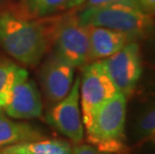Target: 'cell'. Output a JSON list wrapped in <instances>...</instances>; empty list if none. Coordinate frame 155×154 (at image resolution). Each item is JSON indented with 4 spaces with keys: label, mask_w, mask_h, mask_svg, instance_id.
I'll return each mask as SVG.
<instances>
[{
    "label": "cell",
    "mask_w": 155,
    "mask_h": 154,
    "mask_svg": "<svg viewBox=\"0 0 155 154\" xmlns=\"http://www.w3.org/2000/svg\"><path fill=\"white\" fill-rule=\"evenodd\" d=\"M137 1L145 12L155 17V0H137Z\"/></svg>",
    "instance_id": "cell-18"
},
{
    "label": "cell",
    "mask_w": 155,
    "mask_h": 154,
    "mask_svg": "<svg viewBox=\"0 0 155 154\" xmlns=\"http://www.w3.org/2000/svg\"><path fill=\"white\" fill-rule=\"evenodd\" d=\"M85 1H86V0H70L68 8H73V7H77V6H80L83 4Z\"/></svg>",
    "instance_id": "cell-21"
},
{
    "label": "cell",
    "mask_w": 155,
    "mask_h": 154,
    "mask_svg": "<svg viewBox=\"0 0 155 154\" xmlns=\"http://www.w3.org/2000/svg\"><path fill=\"white\" fill-rule=\"evenodd\" d=\"M42 138V133L30 124L16 122L0 116V148Z\"/></svg>",
    "instance_id": "cell-12"
},
{
    "label": "cell",
    "mask_w": 155,
    "mask_h": 154,
    "mask_svg": "<svg viewBox=\"0 0 155 154\" xmlns=\"http://www.w3.org/2000/svg\"><path fill=\"white\" fill-rule=\"evenodd\" d=\"M79 93L82 121L87 130L100 106L118 93L101 60L90 62L83 66Z\"/></svg>",
    "instance_id": "cell-5"
},
{
    "label": "cell",
    "mask_w": 155,
    "mask_h": 154,
    "mask_svg": "<svg viewBox=\"0 0 155 154\" xmlns=\"http://www.w3.org/2000/svg\"><path fill=\"white\" fill-rule=\"evenodd\" d=\"M86 26L90 44L91 62L105 59L119 51L129 42L134 41L130 35L124 32L100 26Z\"/></svg>",
    "instance_id": "cell-10"
},
{
    "label": "cell",
    "mask_w": 155,
    "mask_h": 154,
    "mask_svg": "<svg viewBox=\"0 0 155 154\" xmlns=\"http://www.w3.org/2000/svg\"><path fill=\"white\" fill-rule=\"evenodd\" d=\"M26 77L28 73L24 68L11 61H0V110L9 103L15 84Z\"/></svg>",
    "instance_id": "cell-14"
},
{
    "label": "cell",
    "mask_w": 155,
    "mask_h": 154,
    "mask_svg": "<svg viewBox=\"0 0 155 154\" xmlns=\"http://www.w3.org/2000/svg\"><path fill=\"white\" fill-rule=\"evenodd\" d=\"M0 154H18V153H12V152H6V151H0Z\"/></svg>",
    "instance_id": "cell-22"
},
{
    "label": "cell",
    "mask_w": 155,
    "mask_h": 154,
    "mask_svg": "<svg viewBox=\"0 0 155 154\" xmlns=\"http://www.w3.org/2000/svg\"><path fill=\"white\" fill-rule=\"evenodd\" d=\"M2 151L18 154H72L70 143L60 139H38L7 146Z\"/></svg>",
    "instance_id": "cell-13"
},
{
    "label": "cell",
    "mask_w": 155,
    "mask_h": 154,
    "mask_svg": "<svg viewBox=\"0 0 155 154\" xmlns=\"http://www.w3.org/2000/svg\"><path fill=\"white\" fill-rule=\"evenodd\" d=\"M80 78L77 77L69 93L63 99L56 102L49 111L46 120L55 130L68 137L72 142L79 144L83 140L84 125L82 121L80 101Z\"/></svg>",
    "instance_id": "cell-7"
},
{
    "label": "cell",
    "mask_w": 155,
    "mask_h": 154,
    "mask_svg": "<svg viewBox=\"0 0 155 154\" xmlns=\"http://www.w3.org/2000/svg\"><path fill=\"white\" fill-rule=\"evenodd\" d=\"M75 67L56 53L51 54L41 69L40 79L46 98L58 102L66 96L73 84Z\"/></svg>",
    "instance_id": "cell-8"
},
{
    "label": "cell",
    "mask_w": 155,
    "mask_h": 154,
    "mask_svg": "<svg viewBox=\"0 0 155 154\" xmlns=\"http://www.w3.org/2000/svg\"><path fill=\"white\" fill-rule=\"evenodd\" d=\"M55 18L31 19L11 11L0 13V44L22 64L36 66L52 45Z\"/></svg>",
    "instance_id": "cell-1"
},
{
    "label": "cell",
    "mask_w": 155,
    "mask_h": 154,
    "mask_svg": "<svg viewBox=\"0 0 155 154\" xmlns=\"http://www.w3.org/2000/svg\"><path fill=\"white\" fill-rule=\"evenodd\" d=\"M126 104L127 98L118 92L100 106L86 130V139L90 145L106 154L125 151Z\"/></svg>",
    "instance_id": "cell-3"
},
{
    "label": "cell",
    "mask_w": 155,
    "mask_h": 154,
    "mask_svg": "<svg viewBox=\"0 0 155 154\" xmlns=\"http://www.w3.org/2000/svg\"><path fill=\"white\" fill-rule=\"evenodd\" d=\"M70 0H28L27 12L34 17H46L68 8Z\"/></svg>",
    "instance_id": "cell-15"
},
{
    "label": "cell",
    "mask_w": 155,
    "mask_h": 154,
    "mask_svg": "<svg viewBox=\"0 0 155 154\" xmlns=\"http://www.w3.org/2000/svg\"><path fill=\"white\" fill-rule=\"evenodd\" d=\"M78 15L85 25L124 32L134 41L145 40L155 29V17L145 12L138 2H117L96 8H86Z\"/></svg>",
    "instance_id": "cell-2"
},
{
    "label": "cell",
    "mask_w": 155,
    "mask_h": 154,
    "mask_svg": "<svg viewBox=\"0 0 155 154\" xmlns=\"http://www.w3.org/2000/svg\"><path fill=\"white\" fill-rule=\"evenodd\" d=\"M101 61L118 92L127 99L132 96L143 71L141 48L138 42H129L116 53Z\"/></svg>",
    "instance_id": "cell-6"
},
{
    "label": "cell",
    "mask_w": 155,
    "mask_h": 154,
    "mask_svg": "<svg viewBox=\"0 0 155 154\" xmlns=\"http://www.w3.org/2000/svg\"><path fill=\"white\" fill-rule=\"evenodd\" d=\"M117 2H138V1L137 0H86L85 1L84 9L96 8V7H100V6H105Z\"/></svg>",
    "instance_id": "cell-16"
},
{
    "label": "cell",
    "mask_w": 155,
    "mask_h": 154,
    "mask_svg": "<svg viewBox=\"0 0 155 154\" xmlns=\"http://www.w3.org/2000/svg\"><path fill=\"white\" fill-rule=\"evenodd\" d=\"M52 45L54 53L75 68L91 62L87 26L76 13L70 12L55 18Z\"/></svg>",
    "instance_id": "cell-4"
},
{
    "label": "cell",
    "mask_w": 155,
    "mask_h": 154,
    "mask_svg": "<svg viewBox=\"0 0 155 154\" xmlns=\"http://www.w3.org/2000/svg\"><path fill=\"white\" fill-rule=\"evenodd\" d=\"M4 111L14 119H33L41 115V97L33 81L26 77L15 84Z\"/></svg>",
    "instance_id": "cell-9"
},
{
    "label": "cell",
    "mask_w": 155,
    "mask_h": 154,
    "mask_svg": "<svg viewBox=\"0 0 155 154\" xmlns=\"http://www.w3.org/2000/svg\"><path fill=\"white\" fill-rule=\"evenodd\" d=\"M72 154H106L99 151L90 144H77L72 149Z\"/></svg>",
    "instance_id": "cell-17"
},
{
    "label": "cell",
    "mask_w": 155,
    "mask_h": 154,
    "mask_svg": "<svg viewBox=\"0 0 155 154\" xmlns=\"http://www.w3.org/2000/svg\"><path fill=\"white\" fill-rule=\"evenodd\" d=\"M134 129L140 142L155 145V92L152 90L148 89L143 94Z\"/></svg>",
    "instance_id": "cell-11"
},
{
    "label": "cell",
    "mask_w": 155,
    "mask_h": 154,
    "mask_svg": "<svg viewBox=\"0 0 155 154\" xmlns=\"http://www.w3.org/2000/svg\"><path fill=\"white\" fill-rule=\"evenodd\" d=\"M148 83H149V89L155 92V63H148Z\"/></svg>",
    "instance_id": "cell-19"
},
{
    "label": "cell",
    "mask_w": 155,
    "mask_h": 154,
    "mask_svg": "<svg viewBox=\"0 0 155 154\" xmlns=\"http://www.w3.org/2000/svg\"><path fill=\"white\" fill-rule=\"evenodd\" d=\"M145 40L148 41V50L151 57V63H155V29L148 38Z\"/></svg>",
    "instance_id": "cell-20"
}]
</instances>
